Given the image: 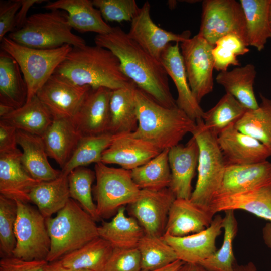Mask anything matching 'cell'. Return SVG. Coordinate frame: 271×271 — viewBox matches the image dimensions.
I'll return each mask as SVG.
<instances>
[{"label": "cell", "mask_w": 271, "mask_h": 271, "mask_svg": "<svg viewBox=\"0 0 271 271\" xmlns=\"http://www.w3.org/2000/svg\"><path fill=\"white\" fill-rule=\"evenodd\" d=\"M68 175L61 171L57 178L40 182L31 190L30 202L36 206L45 219L61 210L70 199Z\"/></svg>", "instance_id": "cell-30"}, {"label": "cell", "mask_w": 271, "mask_h": 271, "mask_svg": "<svg viewBox=\"0 0 271 271\" xmlns=\"http://www.w3.org/2000/svg\"><path fill=\"white\" fill-rule=\"evenodd\" d=\"M131 133L113 135L110 144L102 154L101 162L105 164H117L123 169L132 170L161 152L149 142L134 137Z\"/></svg>", "instance_id": "cell-17"}, {"label": "cell", "mask_w": 271, "mask_h": 271, "mask_svg": "<svg viewBox=\"0 0 271 271\" xmlns=\"http://www.w3.org/2000/svg\"><path fill=\"white\" fill-rule=\"evenodd\" d=\"M17 215L15 200L0 195V256H13L16 246L15 226Z\"/></svg>", "instance_id": "cell-44"}, {"label": "cell", "mask_w": 271, "mask_h": 271, "mask_svg": "<svg viewBox=\"0 0 271 271\" xmlns=\"http://www.w3.org/2000/svg\"><path fill=\"white\" fill-rule=\"evenodd\" d=\"M114 248L98 237L59 259L67 267L91 271H103Z\"/></svg>", "instance_id": "cell-35"}, {"label": "cell", "mask_w": 271, "mask_h": 271, "mask_svg": "<svg viewBox=\"0 0 271 271\" xmlns=\"http://www.w3.org/2000/svg\"><path fill=\"white\" fill-rule=\"evenodd\" d=\"M48 2L47 0H21V6L16 17L15 22V30L21 28L26 23L29 10L35 4H41Z\"/></svg>", "instance_id": "cell-50"}, {"label": "cell", "mask_w": 271, "mask_h": 271, "mask_svg": "<svg viewBox=\"0 0 271 271\" xmlns=\"http://www.w3.org/2000/svg\"><path fill=\"white\" fill-rule=\"evenodd\" d=\"M226 164L245 165L262 162L271 156L269 150L254 138L237 129L232 123L217 136Z\"/></svg>", "instance_id": "cell-16"}, {"label": "cell", "mask_w": 271, "mask_h": 271, "mask_svg": "<svg viewBox=\"0 0 271 271\" xmlns=\"http://www.w3.org/2000/svg\"><path fill=\"white\" fill-rule=\"evenodd\" d=\"M16 201V246L13 256L26 261L46 260L51 247L46 219L28 203Z\"/></svg>", "instance_id": "cell-9"}, {"label": "cell", "mask_w": 271, "mask_h": 271, "mask_svg": "<svg viewBox=\"0 0 271 271\" xmlns=\"http://www.w3.org/2000/svg\"><path fill=\"white\" fill-rule=\"evenodd\" d=\"M160 60L177 89V107L195 121L202 119L204 111L190 87L179 43L168 45L162 53Z\"/></svg>", "instance_id": "cell-21"}, {"label": "cell", "mask_w": 271, "mask_h": 271, "mask_svg": "<svg viewBox=\"0 0 271 271\" xmlns=\"http://www.w3.org/2000/svg\"><path fill=\"white\" fill-rule=\"evenodd\" d=\"M137 248L140 254L142 270L157 269L178 259L174 249L162 237L145 235Z\"/></svg>", "instance_id": "cell-42"}, {"label": "cell", "mask_w": 271, "mask_h": 271, "mask_svg": "<svg viewBox=\"0 0 271 271\" xmlns=\"http://www.w3.org/2000/svg\"><path fill=\"white\" fill-rule=\"evenodd\" d=\"M178 271H208L199 263H184Z\"/></svg>", "instance_id": "cell-54"}, {"label": "cell", "mask_w": 271, "mask_h": 271, "mask_svg": "<svg viewBox=\"0 0 271 271\" xmlns=\"http://www.w3.org/2000/svg\"><path fill=\"white\" fill-rule=\"evenodd\" d=\"M82 135L72 119H53L42 136L47 153L61 169L70 159Z\"/></svg>", "instance_id": "cell-27"}, {"label": "cell", "mask_w": 271, "mask_h": 271, "mask_svg": "<svg viewBox=\"0 0 271 271\" xmlns=\"http://www.w3.org/2000/svg\"><path fill=\"white\" fill-rule=\"evenodd\" d=\"M262 237L265 245L271 251V222L267 223L262 229Z\"/></svg>", "instance_id": "cell-52"}, {"label": "cell", "mask_w": 271, "mask_h": 271, "mask_svg": "<svg viewBox=\"0 0 271 271\" xmlns=\"http://www.w3.org/2000/svg\"><path fill=\"white\" fill-rule=\"evenodd\" d=\"M198 34L213 46L221 37L233 34L239 36L249 46L245 15L240 2L203 1Z\"/></svg>", "instance_id": "cell-10"}, {"label": "cell", "mask_w": 271, "mask_h": 271, "mask_svg": "<svg viewBox=\"0 0 271 271\" xmlns=\"http://www.w3.org/2000/svg\"><path fill=\"white\" fill-rule=\"evenodd\" d=\"M137 88L132 81L125 87L111 90L109 132L112 134L131 133L137 129L138 120L136 92Z\"/></svg>", "instance_id": "cell-28"}, {"label": "cell", "mask_w": 271, "mask_h": 271, "mask_svg": "<svg viewBox=\"0 0 271 271\" xmlns=\"http://www.w3.org/2000/svg\"><path fill=\"white\" fill-rule=\"evenodd\" d=\"M27 97V85L18 64L1 50L0 103L16 109L26 103Z\"/></svg>", "instance_id": "cell-32"}, {"label": "cell", "mask_w": 271, "mask_h": 271, "mask_svg": "<svg viewBox=\"0 0 271 271\" xmlns=\"http://www.w3.org/2000/svg\"><path fill=\"white\" fill-rule=\"evenodd\" d=\"M271 0H240L246 22L248 46L258 51L271 38L269 9Z\"/></svg>", "instance_id": "cell-34"}, {"label": "cell", "mask_w": 271, "mask_h": 271, "mask_svg": "<svg viewBox=\"0 0 271 271\" xmlns=\"http://www.w3.org/2000/svg\"><path fill=\"white\" fill-rule=\"evenodd\" d=\"M72 48L69 45L51 49L33 48L8 37L1 41V50L11 55L20 68L28 88L26 102L36 95Z\"/></svg>", "instance_id": "cell-7"}, {"label": "cell", "mask_w": 271, "mask_h": 271, "mask_svg": "<svg viewBox=\"0 0 271 271\" xmlns=\"http://www.w3.org/2000/svg\"><path fill=\"white\" fill-rule=\"evenodd\" d=\"M223 217L214 216L210 225L205 230L182 237L165 233L162 238L175 251L178 259L185 263H199L216 251V241L223 229Z\"/></svg>", "instance_id": "cell-15"}, {"label": "cell", "mask_w": 271, "mask_h": 271, "mask_svg": "<svg viewBox=\"0 0 271 271\" xmlns=\"http://www.w3.org/2000/svg\"><path fill=\"white\" fill-rule=\"evenodd\" d=\"M176 198L169 187L142 189L137 199L128 205L129 213L138 222L145 235L161 237L165 233L169 211Z\"/></svg>", "instance_id": "cell-12"}, {"label": "cell", "mask_w": 271, "mask_h": 271, "mask_svg": "<svg viewBox=\"0 0 271 271\" xmlns=\"http://www.w3.org/2000/svg\"><path fill=\"white\" fill-rule=\"evenodd\" d=\"M46 260L26 261L14 256L0 260V271H46Z\"/></svg>", "instance_id": "cell-48"}, {"label": "cell", "mask_w": 271, "mask_h": 271, "mask_svg": "<svg viewBox=\"0 0 271 271\" xmlns=\"http://www.w3.org/2000/svg\"><path fill=\"white\" fill-rule=\"evenodd\" d=\"M261 103L258 108L247 110L234 123L239 131L257 140L271 152V99L259 93Z\"/></svg>", "instance_id": "cell-36"}, {"label": "cell", "mask_w": 271, "mask_h": 271, "mask_svg": "<svg viewBox=\"0 0 271 271\" xmlns=\"http://www.w3.org/2000/svg\"><path fill=\"white\" fill-rule=\"evenodd\" d=\"M151 6L146 1L131 21L129 36L152 56L160 60L162 53L172 42L180 43L191 38L189 30L181 34L166 31L157 26L150 16Z\"/></svg>", "instance_id": "cell-14"}, {"label": "cell", "mask_w": 271, "mask_h": 271, "mask_svg": "<svg viewBox=\"0 0 271 271\" xmlns=\"http://www.w3.org/2000/svg\"><path fill=\"white\" fill-rule=\"evenodd\" d=\"M169 150L162 151L145 164L130 170L134 182L141 190H160L169 187L171 175Z\"/></svg>", "instance_id": "cell-37"}, {"label": "cell", "mask_w": 271, "mask_h": 271, "mask_svg": "<svg viewBox=\"0 0 271 271\" xmlns=\"http://www.w3.org/2000/svg\"><path fill=\"white\" fill-rule=\"evenodd\" d=\"M256 75L255 66L247 64L230 71L220 72L216 81L223 87L226 93L234 96L247 109L253 110L259 106L254 91Z\"/></svg>", "instance_id": "cell-31"}, {"label": "cell", "mask_w": 271, "mask_h": 271, "mask_svg": "<svg viewBox=\"0 0 271 271\" xmlns=\"http://www.w3.org/2000/svg\"><path fill=\"white\" fill-rule=\"evenodd\" d=\"M224 212L222 223L224 235L221 247L199 263L208 271H233L237 263L233 250V242L238 232V223L234 210Z\"/></svg>", "instance_id": "cell-39"}, {"label": "cell", "mask_w": 271, "mask_h": 271, "mask_svg": "<svg viewBox=\"0 0 271 271\" xmlns=\"http://www.w3.org/2000/svg\"><path fill=\"white\" fill-rule=\"evenodd\" d=\"M136 102L138 123L131 134L161 151L178 145L196 126V121L178 107H164L138 88Z\"/></svg>", "instance_id": "cell-3"}, {"label": "cell", "mask_w": 271, "mask_h": 271, "mask_svg": "<svg viewBox=\"0 0 271 271\" xmlns=\"http://www.w3.org/2000/svg\"><path fill=\"white\" fill-rule=\"evenodd\" d=\"M72 29L67 13L53 10L30 15L21 28L9 33L8 37L19 44L36 49H55L65 45H86V41L74 34Z\"/></svg>", "instance_id": "cell-5"}, {"label": "cell", "mask_w": 271, "mask_h": 271, "mask_svg": "<svg viewBox=\"0 0 271 271\" xmlns=\"http://www.w3.org/2000/svg\"><path fill=\"white\" fill-rule=\"evenodd\" d=\"M21 6V0L1 1L0 41L8 33L15 30L16 15Z\"/></svg>", "instance_id": "cell-47"}, {"label": "cell", "mask_w": 271, "mask_h": 271, "mask_svg": "<svg viewBox=\"0 0 271 271\" xmlns=\"http://www.w3.org/2000/svg\"><path fill=\"white\" fill-rule=\"evenodd\" d=\"M215 214L209 207L190 199L176 198L170 208L165 233L182 237L200 232L211 224Z\"/></svg>", "instance_id": "cell-20"}, {"label": "cell", "mask_w": 271, "mask_h": 271, "mask_svg": "<svg viewBox=\"0 0 271 271\" xmlns=\"http://www.w3.org/2000/svg\"><path fill=\"white\" fill-rule=\"evenodd\" d=\"M249 49L238 35L230 34L220 38L212 50L214 69L219 72L228 70L230 66L241 65L237 56L249 52Z\"/></svg>", "instance_id": "cell-43"}, {"label": "cell", "mask_w": 271, "mask_h": 271, "mask_svg": "<svg viewBox=\"0 0 271 271\" xmlns=\"http://www.w3.org/2000/svg\"><path fill=\"white\" fill-rule=\"evenodd\" d=\"M53 120L48 109L36 95L23 106L0 119L17 130L40 137H42Z\"/></svg>", "instance_id": "cell-33"}, {"label": "cell", "mask_w": 271, "mask_h": 271, "mask_svg": "<svg viewBox=\"0 0 271 271\" xmlns=\"http://www.w3.org/2000/svg\"><path fill=\"white\" fill-rule=\"evenodd\" d=\"M213 46L198 33L180 43L189 84L199 103L213 90Z\"/></svg>", "instance_id": "cell-11"}, {"label": "cell", "mask_w": 271, "mask_h": 271, "mask_svg": "<svg viewBox=\"0 0 271 271\" xmlns=\"http://www.w3.org/2000/svg\"><path fill=\"white\" fill-rule=\"evenodd\" d=\"M270 182L271 163L267 160L251 164H226L213 199L247 192Z\"/></svg>", "instance_id": "cell-22"}, {"label": "cell", "mask_w": 271, "mask_h": 271, "mask_svg": "<svg viewBox=\"0 0 271 271\" xmlns=\"http://www.w3.org/2000/svg\"><path fill=\"white\" fill-rule=\"evenodd\" d=\"M141 256L137 248H114L103 271H140Z\"/></svg>", "instance_id": "cell-46"}, {"label": "cell", "mask_w": 271, "mask_h": 271, "mask_svg": "<svg viewBox=\"0 0 271 271\" xmlns=\"http://www.w3.org/2000/svg\"><path fill=\"white\" fill-rule=\"evenodd\" d=\"M46 271H91L86 269H79L69 268L63 266L59 260L52 262H49Z\"/></svg>", "instance_id": "cell-51"}, {"label": "cell", "mask_w": 271, "mask_h": 271, "mask_svg": "<svg viewBox=\"0 0 271 271\" xmlns=\"http://www.w3.org/2000/svg\"><path fill=\"white\" fill-rule=\"evenodd\" d=\"M247 110L234 96L226 93L214 107L204 112L202 120L206 128L217 136Z\"/></svg>", "instance_id": "cell-40"}, {"label": "cell", "mask_w": 271, "mask_h": 271, "mask_svg": "<svg viewBox=\"0 0 271 271\" xmlns=\"http://www.w3.org/2000/svg\"><path fill=\"white\" fill-rule=\"evenodd\" d=\"M95 171L85 167H77L68 175L70 198L77 202L96 221L101 220L93 199L92 184Z\"/></svg>", "instance_id": "cell-41"}, {"label": "cell", "mask_w": 271, "mask_h": 271, "mask_svg": "<svg viewBox=\"0 0 271 271\" xmlns=\"http://www.w3.org/2000/svg\"><path fill=\"white\" fill-rule=\"evenodd\" d=\"M199 153L197 142L193 136L185 145L179 144L169 149L171 176L169 188L176 198L190 199L191 183L197 168Z\"/></svg>", "instance_id": "cell-18"}, {"label": "cell", "mask_w": 271, "mask_h": 271, "mask_svg": "<svg viewBox=\"0 0 271 271\" xmlns=\"http://www.w3.org/2000/svg\"><path fill=\"white\" fill-rule=\"evenodd\" d=\"M95 45L111 51L119 59L124 74L137 87L160 105L177 107L170 91L168 75L157 59L119 27L107 34L96 35Z\"/></svg>", "instance_id": "cell-1"}, {"label": "cell", "mask_w": 271, "mask_h": 271, "mask_svg": "<svg viewBox=\"0 0 271 271\" xmlns=\"http://www.w3.org/2000/svg\"><path fill=\"white\" fill-rule=\"evenodd\" d=\"M92 2L106 22H131L140 9L134 0H93Z\"/></svg>", "instance_id": "cell-45"}, {"label": "cell", "mask_w": 271, "mask_h": 271, "mask_svg": "<svg viewBox=\"0 0 271 271\" xmlns=\"http://www.w3.org/2000/svg\"><path fill=\"white\" fill-rule=\"evenodd\" d=\"M196 123L191 133L199 147L198 177L190 199L199 205L209 207L220 186L226 163L217 136L206 128L202 119L197 120Z\"/></svg>", "instance_id": "cell-6"}, {"label": "cell", "mask_w": 271, "mask_h": 271, "mask_svg": "<svg viewBox=\"0 0 271 271\" xmlns=\"http://www.w3.org/2000/svg\"><path fill=\"white\" fill-rule=\"evenodd\" d=\"M17 142L22 149V165L32 178L42 182L52 180L60 176L61 170L53 168L48 161L41 137L17 130Z\"/></svg>", "instance_id": "cell-26"}, {"label": "cell", "mask_w": 271, "mask_h": 271, "mask_svg": "<svg viewBox=\"0 0 271 271\" xmlns=\"http://www.w3.org/2000/svg\"><path fill=\"white\" fill-rule=\"evenodd\" d=\"M185 262L179 260L177 259L173 262L159 269L153 270H142L140 271H178L180 267Z\"/></svg>", "instance_id": "cell-53"}, {"label": "cell", "mask_w": 271, "mask_h": 271, "mask_svg": "<svg viewBox=\"0 0 271 271\" xmlns=\"http://www.w3.org/2000/svg\"><path fill=\"white\" fill-rule=\"evenodd\" d=\"M96 184L92 188L97 214L108 219L138 197L141 189L134 182L130 170L110 167L101 162L95 164Z\"/></svg>", "instance_id": "cell-8"}, {"label": "cell", "mask_w": 271, "mask_h": 271, "mask_svg": "<svg viewBox=\"0 0 271 271\" xmlns=\"http://www.w3.org/2000/svg\"><path fill=\"white\" fill-rule=\"evenodd\" d=\"M17 131L14 126L0 120V153L17 150Z\"/></svg>", "instance_id": "cell-49"}, {"label": "cell", "mask_w": 271, "mask_h": 271, "mask_svg": "<svg viewBox=\"0 0 271 271\" xmlns=\"http://www.w3.org/2000/svg\"><path fill=\"white\" fill-rule=\"evenodd\" d=\"M96 221L76 201L70 199L54 217L46 219L51 240L48 262L60 259L99 237Z\"/></svg>", "instance_id": "cell-4"}, {"label": "cell", "mask_w": 271, "mask_h": 271, "mask_svg": "<svg viewBox=\"0 0 271 271\" xmlns=\"http://www.w3.org/2000/svg\"><path fill=\"white\" fill-rule=\"evenodd\" d=\"M209 207L215 215L242 210L271 222V182L247 192L215 198Z\"/></svg>", "instance_id": "cell-25"}, {"label": "cell", "mask_w": 271, "mask_h": 271, "mask_svg": "<svg viewBox=\"0 0 271 271\" xmlns=\"http://www.w3.org/2000/svg\"><path fill=\"white\" fill-rule=\"evenodd\" d=\"M43 8L66 12L70 26L81 33L91 32L101 35L107 34L112 29L94 6L92 1L57 0L48 2Z\"/></svg>", "instance_id": "cell-24"}, {"label": "cell", "mask_w": 271, "mask_h": 271, "mask_svg": "<svg viewBox=\"0 0 271 271\" xmlns=\"http://www.w3.org/2000/svg\"><path fill=\"white\" fill-rule=\"evenodd\" d=\"M91 89L89 86L76 85L63 76L54 73L36 95L53 119H72Z\"/></svg>", "instance_id": "cell-13"}, {"label": "cell", "mask_w": 271, "mask_h": 271, "mask_svg": "<svg viewBox=\"0 0 271 271\" xmlns=\"http://www.w3.org/2000/svg\"><path fill=\"white\" fill-rule=\"evenodd\" d=\"M99 237L107 241L114 248H137L145 235L138 222L125 214L124 206L120 207L110 221H103L98 226Z\"/></svg>", "instance_id": "cell-29"}, {"label": "cell", "mask_w": 271, "mask_h": 271, "mask_svg": "<svg viewBox=\"0 0 271 271\" xmlns=\"http://www.w3.org/2000/svg\"><path fill=\"white\" fill-rule=\"evenodd\" d=\"M15 109L13 107L0 103V118L5 117L12 112Z\"/></svg>", "instance_id": "cell-56"}, {"label": "cell", "mask_w": 271, "mask_h": 271, "mask_svg": "<svg viewBox=\"0 0 271 271\" xmlns=\"http://www.w3.org/2000/svg\"><path fill=\"white\" fill-rule=\"evenodd\" d=\"M54 73L92 89L103 87L113 90L132 82L122 71L118 58L110 50L96 45L72 47Z\"/></svg>", "instance_id": "cell-2"}, {"label": "cell", "mask_w": 271, "mask_h": 271, "mask_svg": "<svg viewBox=\"0 0 271 271\" xmlns=\"http://www.w3.org/2000/svg\"><path fill=\"white\" fill-rule=\"evenodd\" d=\"M233 271H257L256 265L252 262H249L246 264L238 265L236 263Z\"/></svg>", "instance_id": "cell-55"}, {"label": "cell", "mask_w": 271, "mask_h": 271, "mask_svg": "<svg viewBox=\"0 0 271 271\" xmlns=\"http://www.w3.org/2000/svg\"><path fill=\"white\" fill-rule=\"evenodd\" d=\"M269 18L270 25L271 27V1H270L269 9Z\"/></svg>", "instance_id": "cell-57"}, {"label": "cell", "mask_w": 271, "mask_h": 271, "mask_svg": "<svg viewBox=\"0 0 271 271\" xmlns=\"http://www.w3.org/2000/svg\"><path fill=\"white\" fill-rule=\"evenodd\" d=\"M21 154L19 149L0 153V194L15 201L29 203L31 190L40 181L32 178L24 169Z\"/></svg>", "instance_id": "cell-23"}, {"label": "cell", "mask_w": 271, "mask_h": 271, "mask_svg": "<svg viewBox=\"0 0 271 271\" xmlns=\"http://www.w3.org/2000/svg\"><path fill=\"white\" fill-rule=\"evenodd\" d=\"M113 134L109 132L82 136L70 159L61 171L67 175L74 169L101 162L103 152L110 144Z\"/></svg>", "instance_id": "cell-38"}, {"label": "cell", "mask_w": 271, "mask_h": 271, "mask_svg": "<svg viewBox=\"0 0 271 271\" xmlns=\"http://www.w3.org/2000/svg\"><path fill=\"white\" fill-rule=\"evenodd\" d=\"M111 90L101 87L91 89L72 119L82 136L109 132V101Z\"/></svg>", "instance_id": "cell-19"}]
</instances>
